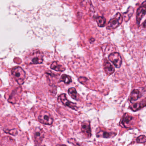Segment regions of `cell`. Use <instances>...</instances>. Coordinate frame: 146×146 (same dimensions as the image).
<instances>
[{"mask_svg": "<svg viewBox=\"0 0 146 146\" xmlns=\"http://www.w3.org/2000/svg\"><path fill=\"white\" fill-rule=\"evenodd\" d=\"M58 100L60 101L64 106L68 107L73 110H77L78 108L76 103L71 102L67 100L66 94H63L60 95L58 97Z\"/></svg>", "mask_w": 146, "mask_h": 146, "instance_id": "obj_6", "label": "cell"}, {"mask_svg": "<svg viewBox=\"0 0 146 146\" xmlns=\"http://www.w3.org/2000/svg\"><path fill=\"white\" fill-rule=\"evenodd\" d=\"M81 130L84 135L87 136L88 138L90 137L91 136V131L90 122L85 121L83 122L82 124Z\"/></svg>", "mask_w": 146, "mask_h": 146, "instance_id": "obj_8", "label": "cell"}, {"mask_svg": "<svg viewBox=\"0 0 146 146\" xmlns=\"http://www.w3.org/2000/svg\"><path fill=\"white\" fill-rule=\"evenodd\" d=\"M133 119L131 115L128 113H125L123 116L122 119L120 122V125L121 127L125 128V124H127Z\"/></svg>", "mask_w": 146, "mask_h": 146, "instance_id": "obj_11", "label": "cell"}, {"mask_svg": "<svg viewBox=\"0 0 146 146\" xmlns=\"http://www.w3.org/2000/svg\"><path fill=\"white\" fill-rule=\"evenodd\" d=\"M146 106V98L143 99L139 103H134L129 107L133 111H136Z\"/></svg>", "mask_w": 146, "mask_h": 146, "instance_id": "obj_10", "label": "cell"}, {"mask_svg": "<svg viewBox=\"0 0 146 146\" xmlns=\"http://www.w3.org/2000/svg\"><path fill=\"white\" fill-rule=\"evenodd\" d=\"M51 69L56 71L62 72L65 70V67L64 65L58 61L53 62L51 66Z\"/></svg>", "mask_w": 146, "mask_h": 146, "instance_id": "obj_12", "label": "cell"}, {"mask_svg": "<svg viewBox=\"0 0 146 146\" xmlns=\"http://www.w3.org/2000/svg\"><path fill=\"white\" fill-rule=\"evenodd\" d=\"M72 79L70 76H67L66 74H63L60 78V82H64L66 84H69L72 82Z\"/></svg>", "mask_w": 146, "mask_h": 146, "instance_id": "obj_18", "label": "cell"}, {"mask_svg": "<svg viewBox=\"0 0 146 146\" xmlns=\"http://www.w3.org/2000/svg\"><path fill=\"white\" fill-rule=\"evenodd\" d=\"M114 134H115L113 132H108L101 131L97 132L96 136L97 137H102L104 138H108L111 137L112 136L114 135Z\"/></svg>", "mask_w": 146, "mask_h": 146, "instance_id": "obj_13", "label": "cell"}, {"mask_svg": "<svg viewBox=\"0 0 146 146\" xmlns=\"http://www.w3.org/2000/svg\"><path fill=\"white\" fill-rule=\"evenodd\" d=\"M43 61L42 57L41 55H36L34 56L32 58L31 60V64H39L42 63Z\"/></svg>", "mask_w": 146, "mask_h": 146, "instance_id": "obj_16", "label": "cell"}, {"mask_svg": "<svg viewBox=\"0 0 146 146\" xmlns=\"http://www.w3.org/2000/svg\"><path fill=\"white\" fill-rule=\"evenodd\" d=\"M146 14V1L142 3L137 11L136 23L139 25L142 19Z\"/></svg>", "mask_w": 146, "mask_h": 146, "instance_id": "obj_7", "label": "cell"}, {"mask_svg": "<svg viewBox=\"0 0 146 146\" xmlns=\"http://www.w3.org/2000/svg\"><path fill=\"white\" fill-rule=\"evenodd\" d=\"M103 67L105 72L108 76H110L111 74H113L115 71L113 66L106 59H105V61L103 62Z\"/></svg>", "mask_w": 146, "mask_h": 146, "instance_id": "obj_9", "label": "cell"}, {"mask_svg": "<svg viewBox=\"0 0 146 146\" xmlns=\"http://www.w3.org/2000/svg\"><path fill=\"white\" fill-rule=\"evenodd\" d=\"M78 80H79V82H80L81 83L84 84V83L86 82V81L88 80V79H87V78H85L80 77L78 78Z\"/></svg>", "mask_w": 146, "mask_h": 146, "instance_id": "obj_22", "label": "cell"}, {"mask_svg": "<svg viewBox=\"0 0 146 146\" xmlns=\"http://www.w3.org/2000/svg\"><path fill=\"white\" fill-rule=\"evenodd\" d=\"M12 74L18 83L22 84L25 82V72L21 67L17 66L13 68Z\"/></svg>", "mask_w": 146, "mask_h": 146, "instance_id": "obj_1", "label": "cell"}, {"mask_svg": "<svg viewBox=\"0 0 146 146\" xmlns=\"http://www.w3.org/2000/svg\"><path fill=\"white\" fill-rule=\"evenodd\" d=\"M66 146V145H60V146Z\"/></svg>", "mask_w": 146, "mask_h": 146, "instance_id": "obj_24", "label": "cell"}, {"mask_svg": "<svg viewBox=\"0 0 146 146\" xmlns=\"http://www.w3.org/2000/svg\"><path fill=\"white\" fill-rule=\"evenodd\" d=\"M69 95L74 100L78 101V94L76 89L74 88H70L69 89L68 91Z\"/></svg>", "mask_w": 146, "mask_h": 146, "instance_id": "obj_15", "label": "cell"}, {"mask_svg": "<svg viewBox=\"0 0 146 146\" xmlns=\"http://www.w3.org/2000/svg\"><path fill=\"white\" fill-rule=\"evenodd\" d=\"M96 21L98 26L100 27H103L105 26L106 23V19L104 17H99L96 18Z\"/></svg>", "mask_w": 146, "mask_h": 146, "instance_id": "obj_17", "label": "cell"}, {"mask_svg": "<svg viewBox=\"0 0 146 146\" xmlns=\"http://www.w3.org/2000/svg\"><path fill=\"white\" fill-rule=\"evenodd\" d=\"M123 21V18L119 13H117L114 18L108 22L107 26V29L109 30L114 29L117 28L122 24Z\"/></svg>", "mask_w": 146, "mask_h": 146, "instance_id": "obj_3", "label": "cell"}, {"mask_svg": "<svg viewBox=\"0 0 146 146\" xmlns=\"http://www.w3.org/2000/svg\"><path fill=\"white\" fill-rule=\"evenodd\" d=\"M44 132L43 130L39 127L35 129L33 134V138L36 146H39L42 143L44 137Z\"/></svg>", "mask_w": 146, "mask_h": 146, "instance_id": "obj_4", "label": "cell"}, {"mask_svg": "<svg viewBox=\"0 0 146 146\" xmlns=\"http://www.w3.org/2000/svg\"><path fill=\"white\" fill-rule=\"evenodd\" d=\"M108 59L117 68H119L122 64V59L119 53L113 52L108 56Z\"/></svg>", "mask_w": 146, "mask_h": 146, "instance_id": "obj_5", "label": "cell"}, {"mask_svg": "<svg viewBox=\"0 0 146 146\" xmlns=\"http://www.w3.org/2000/svg\"><path fill=\"white\" fill-rule=\"evenodd\" d=\"M6 133H8V134H11V135H15L17 134V131L16 129H13L11 130H7L5 131Z\"/></svg>", "mask_w": 146, "mask_h": 146, "instance_id": "obj_21", "label": "cell"}, {"mask_svg": "<svg viewBox=\"0 0 146 146\" xmlns=\"http://www.w3.org/2000/svg\"><path fill=\"white\" fill-rule=\"evenodd\" d=\"M38 120L43 124L51 125L53 123L54 119L52 115L49 112L43 110L38 116Z\"/></svg>", "mask_w": 146, "mask_h": 146, "instance_id": "obj_2", "label": "cell"}, {"mask_svg": "<svg viewBox=\"0 0 146 146\" xmlns=\"http://www.w3.org/2000/svg\"><path fill=\"white\" fill-rule=\"evenodd\" d=\"M143 26L144 28L146 29V20L144 21V23H143Z\"/></svg>", "mask_w": 146, "mask_h": 146, "instance_id": "obj_23", "label": "cell"}, {"mask_svg": "<svg viewBox=\"0 0 146 146\" xmlns=\"http://www.w3.org/2000/svg\"><path fill=\"white\" fill-rule=\"evenodd\" d=\"M137 142L138 143H144L146 142V137L145 135H140L137 138Z\"/></svg>", "mask_w": 146, "mask_h": 146, "instance_id": "obj_19", "label": "cell"}, {"mask_svg": "<svg viewBox=\"0 0 146 146\" xmlns=\"http://www.w3.org/2000/svg\"><path fill=\"white\" fill-rule=\"evenodd\" d=\"M139 95H140V92L138 90H134L131 94L130 101L132 102L137 100L139 98Z\"/></svg>", "mask_w": 146, "mask_h": 146, "instance_id": "obj_14", "label": "cell"}, {"mask_svg": "<svg viewBox=\"0 0 146 146\" xmlns=\"http://www.w3.org/2000/svg\"><path fill=\"white\" fill-rule=\"evenodd\" d=\"M68 142L69 143H71L73 145V146H80V144L76 142V141L74 138H70L68 140Z\"/></svg>", "mask_w": 146, "mask_h": 146, "instance_id": "obj_20", "label": "cell"}]
</instances>
